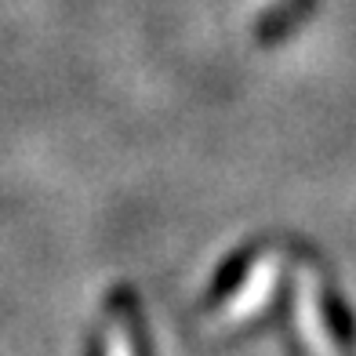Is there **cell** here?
I'll use <instances>...</instances> for the list:
<instances>
[{
  "mask_svg": "<svg viewBox=\"0 0 356 356\" xmlns=\"http://www.w3.org/2000/svg\"><path fill=\"white\" fill-rule=\"evenodd\" d=\"M277 277H280V248H269V254L254 262L248 284L236 291V298L229 305H225L222 323H236V320L254 316L269 302V291H273V284H277Z\"/></svg>",
  "mask_w": 356,
  "mask_h": 356,
  "instance_id": "1",
  "label": "cell"
},
{
  "mask_svg": "<svg viewBox=\"0 0 356 356\" xmlns=\"http://www.w3.org/2000/svg\"><path fill=\"white\" fill-rule=\"evenodd\" d=\"M113 309V338H109V356H142L135 353V338H138V309H135V298L131 291H117L109 302Z\"/></svg>",
  "mask_w": 356,
  "mask_h": 356,
  "instance_id": "2",
  "label": "cell"
}]
</instances>
